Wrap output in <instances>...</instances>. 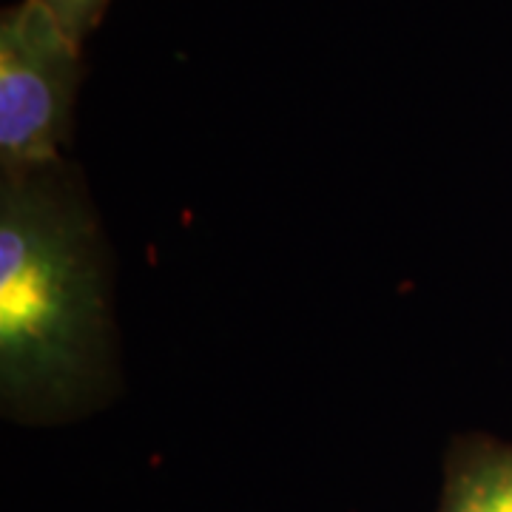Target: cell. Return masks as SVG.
<instances>
[{"label": "cell", "instance_id": "6da1fadb", "mask_svg": "<svg viewBox=\"0 0 512 512\" xmlns=\"http://www.w3.org/2000/svg\"><path fill=\"white\" fill-rule=\"evenodd\" d=\"M100 313L80 228L29 180L0 197V382L12 396L57 393L77 379Z\"/></svg>", "mask_w": 512, "mask_h": 512}, {"label": "cell", "instance_id": "7a4b0ae2", "mask_svg": "<svg viewBox=\"0 0 512 512\" xmlns=\"http://www.w3.org/2000/svg\"><path fill=\"white\" fill-rule=\"evenodd\" d=\"M80 77V43L40 0L0 18V165L29 180L55 165Z\"/></svg>", "mask_w": 512, "mask_h": 512}, {"label": "cell", "instance_id": "3957f363", "mask_svg": "<svg viewBox=\"0 0 512 512\" xmlns=\"http://www.w3.org/2000/svg\"><path fill=\"white\" fill-rule=\"evenodd\" d=\"M439 512H512V447L481 441L458 453Z\"/></svg>", "mask_w": 512, "mask_h": 512}, {"label": "cell", "instance_id": "277c9868", "mask_svg": "<svg viewBox=\"0 0 512 512\" xmlns=\"http://www.w3.org/2000/svg\"><path fill=\"white\" fill-rule=\"evenodd\" d=\"M40 3L60 20V26L77 43H83V37L92 32L97 20L103 18L106 6H109V0H40Z\"/></svg>", "mask_w": 512, "mask_h": 512}]
</instances>
